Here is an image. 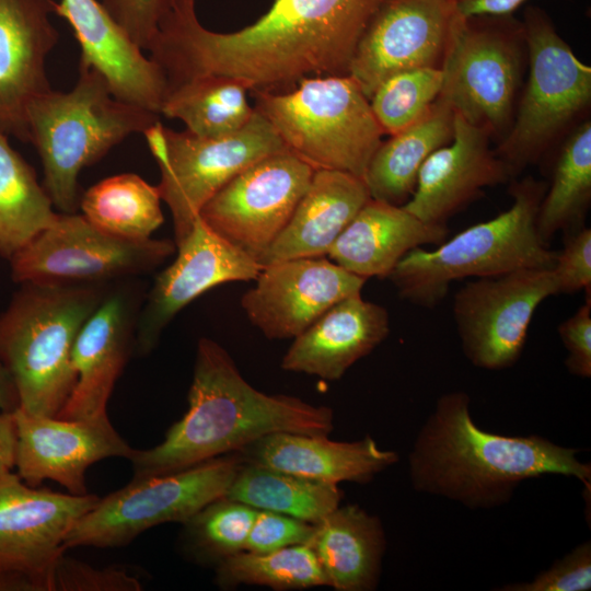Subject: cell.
<instances>
[{"label":"cell","mask_w":591,"mask_h":591,"mask_svg":"<svg viewBox=\"0 0 591 591\" xmlns=\"http://www.w3.org/2000/svg\"><path fill=\"white\" fill-rule=\"evenodd\" d=\"M386 0H275L251 25L212 32L199 22L196 1L167 15L149 57L169 90L201 76H225L250 90L283 92L313 74L348 76L359 39Z\"/></svg>","instance_id":"6da1fadb"},{"label":"cell","mask_w":591,"mask_h":591,"mask_svg":"<svg viewBox=\"0 0 591 591\" xmlns=\"http://www.w3.org/2000/svg\"><path fill=\"white\" fill-rule=\"evenodd\" d=\"M470 403L462 391L438 398L408 455L415 490L491 509L508 502L522 482L544 475L573 477L590 488L591 465L577 457L578 449L541 436L485 431L472 418Z\"/></svg>","instance_id":"7a4b0ae2"},{"label":"cell","mask_w":591,"mask_h":591,"mask_svg":"<svg viewBox=\"0 0 591 591\" xmlns=\"http://www.w3.org/2000/svg\"><path fill=\"white\" fill-rule=\"evenodd\" d=\"M333 428L334 414L329 407L256 390L220 344L200 338L188 408L169 428L161 443L134 451L129 457L132 478L182 471L237 452L273 432L328 436Z\"/></svg>","instance_id":"3957f363"},{"label":"cell","mask_w":591,"mask_h":591,"mask_svg":"<svg viewBox=\"0 0 591 591\" xmlns=\"http://www.w3.org/2000/svg\"><path fill=\"white\" fill-rule=\"evenodd\" d=\"M159 115L113 95L106 79L93 67L79 63L74 86L50 89L26 108L28 142L40 158L44 188L61 213L80 205L78 177L132 134H144Z\"/></svg>","instance_id":"277c9868"},{"label":"cell","mask_w":591,"mask_h":591,"mask_svg":"<svg viewBox=\"0 0 591 591\" xmlns=\"http://www.w3.org/2000/svg\"><path fill=\"white\" fill-rule=\"evenodd\" d=\"M21 285L0 314V363L13 380L19 408L56 417L76 383L77 335L105 294L99 285Z\"/></svg>","instance_id":"5b68a950"},{"label":"cell","mask_w":591,"mask_h":591,"mask_svg":"<svg viewBox=\"0 0 591 591\" xmlns=\"http://www.w3.org/2000/svg\"><path fill=\"white\" fill-rule=\"evenodd\" d=\"M547 185L531 176L512 181L509 194L513 201L508 210L466 228L438 244L436 250L409 251L387 279L402 299L434 308L453 281L521 268H552L556 252L542 241L536 227Z\"/></svg>","instance_id":"8992f818"},{"label":"cell","mask_w":591,"mask_h":591,"mask_svg":"<svg viewBox=\"0 0 591 591\" xmlns=\"http://www.w3.org/2000/svg\"><path fill=\"white\" fill-rule=\"evenodd\" d=\"M254 92L255 109L288 151L313 170L364 177L385 134L351 77H308L289 91Z\"/></svg>","instance_id":"52a82bcc"},{"label":"cell","mask_w":591,"mask_h":591,"mask_svg":"<svg viewBox=\"0 0 591 591\" xmlns=\"http://www.w3.org/2000/svg\"><path fill=\"white\" fill-rule=\"evenodd\" d=\"M521 24L529 79L515 118L495 149L512 176L537 162L591 100V68L573 54L548 15L529 7Z\"/></svg>","instance_id":"ba28073f"},{"label":"cell","mask_w":591,"mask_h":591,"mask_svg":"<svg viewBox=\"0 0 591 591\" xmlns=\"http://www.w3.org/2000/svg\"><path fill=\"white\" fill-rule=\"evenodd\" d=\"M522 24L510 16L454 14L438 99L491 135L507 134L522 77Z\"/></svg>","instance_id":"9c48e42d"},{"label":"cell","mask_w":591,"mask_h":591,"mask_svg":"<svg viewBox=\"0 0 591 591\" xmlns=\"http://www.w3.org/2000/svg\"><path fill=\"white\" fill-rule=\"evenodd\" d=\"M144 136L160 167L157 186L172 213L175 244L189 232L204 205L228 182L258 160L287 150L255 108L242 128L221 137L174 131L160 121Z\"/></svg>","instance_id":"30bf717a"},{"label":"cell","mask_w":591,"mask_h":591,"mask_svg":"<svg viewBox=\"0 0 591 591\" xmlns=\"http://www.w3.org/2000/svg\"><path fill=\"white\" fill-rule=\"evenodd\" d=\"M243 459L237 452L188 468L144 478L100 498L67 535V549L119 547L167 522L184 524L211 501L225 496Z\"/></svg>","instance_id":"8fae6325"},{"label":"cell","mask_w":591,"mask_h":591,"mask_svg":"<svg viewBox=\"0 0 591 591\" xmlns=\"http://www.w3.org/2000/svg\"><path fill=\"white\" fill-rule=\"evenodd\" d=\"M176 248L171 240H128L106 233L83 215L58 213L9 262L19 283L101 285L149 273Z\"/></svg>","instance_id":"7c38bea8"},{"label":"cell","mask_w":591,"mask_h":591,"mask_svg":"<svg viewBox=\"0 0 591 591\" xmlns=\"http://www.w3.org/2000/svg\"><path fill=\"white\" fill-rule=\"evenodd\" d=\"M99 499L32 487L16 472L0 476V591H53L67 535Z\"/></svg>","instance_id":"4fadbf2b"},{"label":"cell","mask_w":591,"mask_h":591,"mask_svg":"<svg viewBox=\"0 0 591 591\" xmlns=\"http://www.w3.org/2000/svg\"><path fill=\"white\" fill-rule=\"evenodd\" d=\"M555 294L558 287L552 268H521L467 281L452 303L465 357L485 370L515 364L536 309Z\"/></svg>","instance_id":"5bb4252c"},{"label":"cell","mask_w":591,"mask_h":591,"mask_svg":"<svg viewBox=\"0 0 591 591\" xmlns=\"http://www.w3.org/2000/svg\"><path fill=\"white\" fill-rule=\"evenodd\" d=\"M313 173L288 150L269 154L228 182L204 205L199 217L257 260L287 225Z\"/></svg>","instance_id":"9a60e30c"},{"label":"cell","mask_w":591,"mask_h":591,"mask_svg":"<svg viewBox=\"0 0 591 591\" xmlns=\"http://www.w3.org/2000/svg\"><path fill=\"white\" fill-rule=\"evenodd\" d=\"M454 14V0H386L359 39L348 76L370 100L397 72L440 68Z\"/></svg>","instance_id":"2e32d148"},{"label":"cell","mask_w":591,"mask_h":591,"mask_svg":"<svg viewBox=\"0 0 591 591\" xmlns=\"http://www.w3.org/2000/svg\"><path fill=\"white\" fill-rule=\"evenodd\" d=\"M176 247V258L157 276L135 326L134 348L142 356L155 348L164 328L194 299L224 282L255 280L262 269L199 216Z\"/></svg>","instance_id":"e0dca14e"},{"label":"cell","mask_w":591,"mask_h":591,"mask_svg":"<svg viewBox=\"0 0 591 591\" xmlns=\"http://www.w3.org/2000/svg\"><path fill=\"white\" fill-rule=\"evenodd\" d=\"M241 298L250 322L268 339L294 338L335 303L361 293L367 279L331 259L292 258L262 267Z\"/></svg>","instance_id":"ac0fdd59"},{"label":"cell","mask_w":591,"mask_h":591,"mask_svg":"<svg viewBox=\"0 0 591 591\" xmlns=\"http://www.w3.org/2000/svg\"><path fill=\"white\" fill-rule=\"evenodd\" d=\"M13 415L16 474L32 487L49 479L71 495H86L85 473L92 464L108 457L129 460L135 451L115 430L107 414L70 420L36 416L18 407Z\"/></svg>","instance_id":"d6986e66"},{"label":"cell","mask_w":591,"mask_h":591,"mask_svg":"<svg viewBox=\"0 0 591 591\" xmlns=\"http://www.w3.org/2000/svg\"><path fill=\"white\" fill-rule=\"evenodd\" d=\"M489 141L486 129L454 112L452 140L424 162L403 207L426 223L448 227V220L479 198L485 187L509 182L513 176Z\"/></svg>","instance_id":"ffe728a7"},{"label":"cell","mask_w":591,"mask_h":591,"mask_svg":"<svg viewBox=\"0 0 591 591\" xmlns=\"http://www.w3.org/2000/svg\"><path fill=\"white\" fill-rule=\"evenodd\" d=\"M56 0H0V130L28 142L26 108L51 89L46 59L59 40Z\"/></svg>","instance_id":"44dd1931"},{"label":"cell","mask_w":591,"mask_h":591,"mask_svg":"<svg viewBox=\"0 0 591 591\" xmlns=\"http://www.w3.org/2000/svg\"><path fill=\"white\" fill-rule=\"evenodd\" d=\"M81 49L80 62L96 69L117 99L160 116L169 82L157 62L115 22L99 0H59Z\"/></svg>","instance_id":"7402d4cb"},{"label":"cell","mask_w":591,"mask_h":591,"mask_svg":"<svg viewBox=\"0 0 591 591\" xmlns=\"http://www.w3.org/2000/svg\"><path fill=\"white\" fill-rule=\"evenodd\" d=\"M132 316L130 297L117 291L105 294L84 322L72 348L76 383L57 418L107 414V402L134 348Z\"/></svg>","instance_id":"603a6c76"},{"label":"cell","mask_w":591,"mask_h":591,"mask_svg":"<svg viewBox=\"0 0 591 591\" xmlns=\"http://www.w3.org/2000/svg\"><path fill=\"white\" fill-rule=\"evenodd\" d=\"M389 334L387 310L362 299L361 293H355L335 303L293 338L281 368L325 380H339Z\"/></svg>","instance_id":"cb8c5ba5"},{"label":"cell","mask_w":591,"mask_h":591,"mask_svg":"<svg viewBox=\"0 0 591 591\" xmlns=\"http://www.w3.org/2000/svg\"><path fill=\"white\" fill-rule=\"evenodd\" d=\"M237 453L244 462L333 484L368 483L398 460L396 452L381 449L371 437L338 442L287 431L266 434Z\"/></svg>","instance_id":"d4e9b609"},{"label":"cell","mask_w":591,"mask_h":591,"mask_svg":"<svg viewBox=\"0 0 591 591\" xmlns=\"http://www.w3.org/2000/svg\"><path fill=\"white\" fill-rule=\"evenodd\" d=\"M448 235V227L426 223L403 206L370 198L338 235L327 255L356 276L383 279L389 278L409 251L426 244L438 245Z\"/></svg>","instance_id":"484cf974"},{"label":"cell","mask_w":591,"mask_h":591,"mask_svg":"<svg viewBox=\"0 0 591 591\" xmlns=\"http://www.w3.org/2000/svg\"><path fill=\"white\" fill-rule=\"evenodd\" d=\"M363 178L352 174L314 170L305 193L285 229L257 258L264 267L292 258H315L329 248L370 199Z\"/></svg>","instance_id":"4316f807"},{"label":"cell","mask_w":591,"mask_h":591,"mask_svg":"<svg viewBox=\"0 0 591 591\" xmlns=\"http://www.w3.org/2000/svg\"><path fill=\"white\" fill-rule=\"evenodd\" d=\"M308 545L328 587L337 591H369L376 587L386 545L378 517L355 505L338 506L315 523Z\"/></svg>","instance_id":"83f0119b"},{"label":"cell","mask_w":591,"mask_h":591,"mask_svg":"<svg viewBox=\"0 0 591 591\" xmlns=\"http://www.w3.org/2000/svg\"><path fill=\"white\" fill-rule=\"evenodd\" d=\"M453 109L440 99L419 120L382 141L363 181L370 197L395 206L412 197L418 172L427 158L453 137Z\"/></svg>","instance_id":"f1b7e54d"},{"label":"cell","mask_w":591,"mask_h":591,"mask_svg":"<svg viewBox=\"0 0 591 591\" xmlns=\"http://www.w3.org/2000/svg\"><path fill=\"white\" fill-rule=\"evenodd\" d=\"M225 497L315 524L340 505L343 493L337 484L243 461Z\"/></svg>","instance_id":"f546056e"},{"label":"cell","mask_w":591,"mask_h":591,"mask_svg":"<svg viewBox=\"0 0 591 591\" xmlns=\"http://www.w3.org/2000/svg\"><path fill=\"white\" fill-rule=\"evenodd\" d=\"M57 216L35 170L0 130V256L10 260Z\"/></svg>","instance_id":"4dcf8cb0"},{"label":"cell","mask_w":591,"mask_h":591,"mask_svg":"<svg viewBox=\"0 0 591 591\" xmlns=\"http://www.w3.org/2000/svg\"><path fill=\"white\" fill-rule=\"evenodd\" d=\"M591 202V123L583 121L564 142L555 161L552 183L541 201L536 227L542 241L556 233L586 227Z\"/></svg>","instance_id":"1f68e13d"},{"label":"cell","mask_w":591,"mask_h":591,"mask_svg":"<svg viewBox=\"0 0 591 591\" xmlns=\"http://www.w3.org/2000/svg\"><path fill=\"white\" fill-rule=\"evenodd\" d=\"M250 89L225 76H201L172 89L161 114L184 123L186 130L200 137H221L242 128L254 108L247 102Z\"/></svg>","instance_id":"d6a6232c"},{"label":"cell","mask_w":591,"mask_h":591,"mask_svg":"<svg viewBox=\"0 0 591 591\" xmlns=\"http://www.w3.org/2000/svg\"><path fill=\"white\" fill-rule=\"evenodd\" d=\"M161 195L135 173L117 174L91 186L81 197L82 215L96 228L128 240H147L164 221Z\"/></svg>","instance_id":"836d02e7"},{"label":"cell","mask_w":591,"mask_h":591,"mask_svg":"<svg viewBox=\"0 0 591 591\" xmlns=\"http://www.w3.org/2000/svg\"><path fill=\"white\" fill-rule=\"evenodd\" d=\"M216 581L222 588L254 584L275 590L328 587L327 577L308 544L270 553L239 552L217 566Z\"/></svg>","instance_id":"e575fe53"},{"label":"cell","mask_w":591,"mask_h":591,"mask_svg":"<svg viewBox=\"0 0 591 591\" xmlns=\"http://www.w3.org/2000/svg\"><path fill=\"white\" fill-rule=\"evenodd\" d=\"M257 509L220 497L206 505L184 525V545L197 560L219 564L245 549Z\"/></svg>","instance_id":"d590c367"},{"label":"cell","mask_w":591,"mask_h":591,"mask_svg":"<svg viewBox=\"0 0 591 591\" xmlns=\"http://www.w3.org/2000/svg\"><path fill=\"white\" fill-rule=\"evenodd\" d=\"M441 68H416L397 72L374 90L371 109L386 135H394L424 117L440 95Z\"/></svg>","instance_id":"8d00e7d4"},{"label":"cell","mask_w":591,"mask_h":591,"mask_svg":"<svg viewBox=\"0 0 591 591\" xmlns=\"http://www.w3.org/2000/svg\"><path fill=\"white\" fill-rule=\"evenodd\" d=\"M53 591H140L139 578L119 567L97 568L66 555L53 570Z\"/></svg>","instance_id":"74e56055"},{"label":"cell","mask_w":591,"mask_h":591,"mask_svg":"<svg viewBox=\"0 0 591 591\" xmlns=\"http://www.w3.org/2000/svg\"><path fill=\"white\" fill-rule=\"evenodd\" d=\"M115 22L148 51L162 21L187 0H99Z\"/></svg>","instance_id":"f35d334b"},{"label":"cell","mask_w":591,"mask_h":591,"mask_svg":"<svg viewBox=\"0 0 591 591\" xmlns=\"http://www.w3.org/2000/svg\"><path fill=\"white\" fill-rule=\"evenodd\" d=\"M591 589V543L583 542L526 582L506 584L500 591H588Z\"/></svg>","instance_id":"ab89813d"},{"label":"cell","mask_w":591,"mask_h":591,"mask_svg":"<svg viewBox=\"0 0 591 591\" xmlns=\"http://www.w3.org/2000/svg\"><path fill=\"white\" fill-rule=\"evenodd\" d=\"M315 524L269 510H257L245 549L270 553L288 546L308 544Z\"/></svg>","instance_id":"60d3db41"},{"label":"cell","mask_w":591,"mask_h":591,"mask_svg":"<svg viewBox=\"0 0 591 591\" xmlns=\"http://www.w3.org/2000/svg\"><path fill=\"white\" fill-rule=\"evenodd\" d=\"M558 293L591 292V229L587 225L564 234L552 267Z\"/></svg>","instance_id":"b9f144b4"},{"label":"cell","mask_w":591,"mask_h":591,"mask_svg":"<svg viewBox=\"0 0 591 591\" xmlns=\"http://www.w3.org/2000/svg\"><path fill=\"white\" fill-rule=\"evenodd\" d=\"M591 293L584 303L568 318L563 321L557 332L567 351L565 366L579 378L591 376Z\"/></svg>","instance_id":"7bdbcfd3"},{"label":"cell","mask_w":591,"mask_h":591,"mask_svg":"<svg viewBox=\"0 0 591 591\" xmlns=\"http://www.w3.org/2000/svg\"><path fill=\"white\" fill-rule=\"evenodd\" d=\"M528 0H455V12L461 18L511 16Z\"/></svg>","instance_id":"ee69618b"},{"label":"cell","mask_w":591,"mask_h":591,"mask_svg":"<svg viewBox=\"0 0 591 591\" xmlns=\"http://www.w3.org/2000/svg\"><path fill=\"white\" fill-rule=\"evenodd\" d=\"M13 412L0 410V476L15 468L18 433Z\"/></svg>","instance_id":"f6af8a7d"},{"label":"cell","mask_w":591,"mask_h":591,"mask_svg":"<svg viewBox=\"0 0 591 591\" xmlns=\"http://www.w3.org/2000/svg\"><path fill=\"white\" fill-rule=\"evenodd\" d=\"M19 407V396L13 380L0 363V410L13 412Z\"/></svg>","instance_id":"bcb514c9"},{"label":"cell","mask_w":591,"mask_h":591,"mask_svg":"<svg viewBox=\"0 0 591 591\" xmlns=\"http://www.w3.org/2000/svg\"><path fill=\"white\" fill-rule=\"evenodd\" d=\"M455 1V0H454Z\"/></svg>","instance_id":"7dc6e473"}]
</instances>
